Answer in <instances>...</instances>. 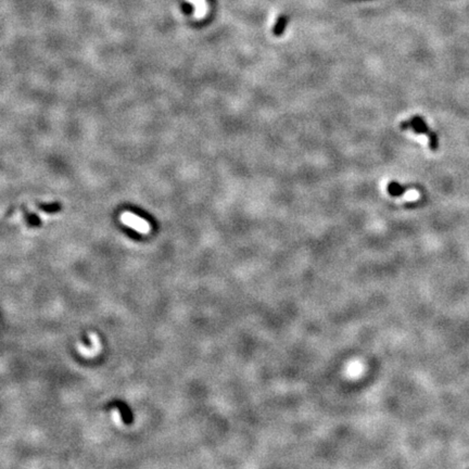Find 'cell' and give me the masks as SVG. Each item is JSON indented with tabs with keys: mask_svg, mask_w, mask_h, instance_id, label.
I'll return each mask as SVG.
<instances>
[{
	"mask_svg": "<svg viewBox=\"0 0 469 469\" xmlns=\"http://www.w3.org/2000/svg\"><path fill=\"white\" fill-rule=\"evenodd\" d=\"M120 221L124 224L125 226L130 227V228L134 229L135 231L139 234L147 235L150 233L151 226L148 222L146 220L141 219L140 216L134 214L131 212H124L120 216Z\"/></svg>",
	"mask_w": 469,
	"mask_h": 469,
	"instance_id": "7a4b0ae2",
	"label": "cell"
},
{
	"mask_svg": "<svg viewBox=\"0 0 469 469\" xmlns=\"http://www.w3.org/2000/svg\"><path fill=\"white\" fill-rule=\"evenodd\" d=\"M112 416H113V420L115 421L116 425L117 426H121L123 425V421H122V418H121V415L120 413H118V411L117 410H114L112 412Z\"/></svg>",
	"mask_w": 469,
	"mask_h": 469,
	"instance_id": "52a82bcc",
	"label": "cell"
},
{
	"mask_svg": "<svg viewBox=\"0 0 469 469\" xmlns=\"http://www.w3.org/2000/svg\"><path fill=\"white\" fill-rule=\"evenodd\" d=\"M187 1L195 7L193 16H195L197 20H200V19H203L206 17V14L207 12L206 0H187Z\"/></svg>",
	"mask_w": 469,
	"mask_h": 469,
	"instance_id": "277c9868",
	"label": "cell"
},
{
	"mask_svg": "<svg viewBox=\"0 0 469 469\" xmlns=\"http://www.w3.org/2000/svg\"><path fill=\"white\" fill-rule=\"evenodd\" d=\"M287 23H288V18L287 17H281L277 20V23L275 24V27H274V34L276 35V36H281L283 31H285V28L287 26Z\"/></svg>",
	"mask_w": 469,
	"mask_h": 469,
	"instance_id": "8992f818",
	"label": "cell"
},
{
	"mask_svg": "<svg viewBox=\"0 0 469 469\" xmlns=\"http://www.w3.org/2000/svg\"><path fill=\"white\" fill-rule=\"evenodd\" d=\"M88 336H89V339L92 341V347L87 348L85 347V345L79 343L76 345V348H77V351L82 354L84 357L93 358L94 356H97L99 352L101 351V343H100V339H99L98 335L96 333H89Z\"/></svg>",
	"mask_w": 469,
	"mask_h": 469,
	"instance_id": "3957f363",
	"label": "cell"
},
{
	"mask_svg": "<svg viewBox=\"0 0 469 469\" xmlns=\"http://www.w3.org/2000/svg\"><path fill=\"white\" fill-rule=\"evenodd\" d=\"M407 189L409 187H405L395 181L390 182L387 186V191L391 197H401L407 191Z\"/></svg>",
	"mask_w": 469,
	"mask_h": 469,
	"instance_id": "5b68a950",
	"label": "cell"
},
{
	"mask_svg": "<svg viewBox=\"0 0 469 469\" xmlns=\"http://www.w3.org/2000/svg\"><path fill=\"white\" fill-rule=\"evenodd\" d=\"M400 129L402 131H407L412 130L414 132L418 135H425L428 137L429 139V147L432 151H435L438 148V137L434 134L433 131H431L429 130V127L426 124L425 121L423 120V117L420 116H414L410 118V120L403 121L400 124Z\"/></svg>",
	"mask_w": 469,
	"mask_h": 469,
	"instance_id": "6da1fadb",
	"label": "cell"
}]
</instances>
